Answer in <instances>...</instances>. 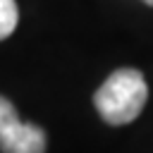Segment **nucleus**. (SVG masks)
Masks as SVG:
<instances>
[{"instance_id": "f03ea898", "label": "nucleus", "mask_w": 153, "mask_h": 153, "mask_svg": "<svg viewBox=\"0 0 153 153\" xmlns=\"http://www.w3.org/2000/svg\"><path fill=\"white\" fill-rule=\"evenodd\" d=\"M45 131L33 122H17L0 134L2 153H45Z\"/></svg>"}, {"instance_id": "20e7f679", "label": "nucleus", "mask_w": 153, "mask_h": 153, "mask_svg": "<svg viewBox=\"0 0 153 153\" xmlns=\"http://www.w3.org/2000/svg\"><path fill=\"white\" fill-rule=\"evenodd\" d=\"M17 122H22L19 120V112H17V108L5 98V96H0V134L5 131V129H10V127H14Z\"/></svg>"}, {"instance_id": "39448f33", "label": "nucleus", "mask_w": 153, "mask_h": 153, "mask_svg": "<svg viewBox=\"0 0 153 153\" xmlns=\"http://www.w3.org/2000/svg\"><path fill=\"white\" fill-rule=\"evenodd\" d=\"M143 2H146V5H153V0H143Z\"/></svg>"}, {"instance_id": "7ed1b4c3", "label": "nucleus", "mask_w": 153, "mask_h": 153, "mask_svg": "<svg viewBox=\"0 0 153 153\" xmlns=\"http://www.w3.org/2000/svg\"><path fill=\"white\" fill-rule=\"evenodd\" d=\"M19 22V10L14 0H0V41L7 38Z\"/></svg>"}, {"instance_id": "f257e3e1", "label": "nucleus", "mask_w": 153, "mask_h": 153, "mask_svg": "<svg viewBox=\"0 0 153 153\" xmlns=\"http://www.w3.org/2000/svg\"><path fill=\"white\" fill-rule=\"evenodd\" d=\"M146 100H148V84L143 74L131 67L112 72L93 93V105L98 115L115 127L134 122L141 115Z\"/></svg>"}]
</instances>
